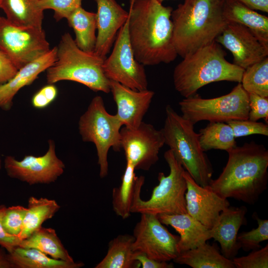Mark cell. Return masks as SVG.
I'll return each instance as SVG.
<instances>
[{
  "instance_id": "6da1fadb",
  "label": "cell",
  "mask_w": 268,
  "mask_h": 268,
  "mask_svg": "<svg viewBox=\"0 0 268 268\" xmlns=\"http://www.w3.org/2000/svg\"><path fill=\"white\" fill-rule=\"evenodd\" d=\"M173 10L158 0H131L129 37L135 59L144 66L169 64L177 58Z\"/></svg>"
},
{
  "instance_id": "7a4b0ae2",
  "label": "cell",
  "mask_w": 268,
  "mask_h": 268,
  "mask_svg": "<svg viewBox=\"0 0 268 268\" xmlns=\"http://www.w3.org/2000/svg\"><path fill=\"white\" fill-rule=\"evenodd\" d=\"M228 159L210 188L221 197L255 204L267 189L268 150L254 141L236 146L227 151Z\"/></svg>"
},
{
  "instance_id": "3957f363",
  "label": "cell",
  "mask_w": 268,
  "mask_h": 268,
  "mask_svg": "<svg viewBox=\"0 0 268 268\" xmlns=\"http://www.w3.org/2000/svg\"><path fill=\"white\" fill-rule=\"evenodd\" d=\"M223 0H184L172 10L173 39L182 58L215 41L228 22L222 12Z\"/></svg>"
},
{
  "instance_id": "277c9868",
  "label": "cell",
  "mask_w": 268,
  "mask_h": 268,
  "mask_svg": "<svg viewBox=\"0 0 268 268\" xmlns=\"http://www.w3.org/2000/svg\"><path fill=\"white\" fill-rule=\"evenodd\" d=\"M225 52L215 41L183 58L174 68L175 89L184 98L192 96L212 82L240 83L244 69L226 60Z\"/></svg>"
},
{
  "instance_id": "5b68a950",
  "label": "cell",
  "mask_w": 268,
  "mask_h": 268,
  "mask_svg": "<svg viewBox=\"0 0 268 268\" xmlns=\"http://www.w3.org/2000/svg\"><path fill=\"white\" fill-rule=\"evenodd\" d=\"M104 60L94 52L80 49L71 35L65 33L57 47L55 62L46 70L47 83L69 80L81 83L94 91L109 93L110 80L103 70Z\"/></svg>"
},
{
  "instance_id": "8992f818",
  "label": "cell",
  "mask_w": 268,
  "mask_h": 268,
  "mask_svg": "<svg viewBox=\"0 0 268 268\" xmlns=\"http://www.w3.org/2000/svg\"><path fill=\"white\" fill-rule=\"evenodd\" d=\"M165 113L164 125L161 129L165 144L197 184L202 187L208 186L212 180L213 170L201 146L195 125L179 115L169 105L166 106Z\"/></svg>"
},
{
  "instance_id": "52a82bcc",
  "label": "cell",
  "mask_w": 268,
  "mask_h": 268,
  "mask_svg": "<svg viewBox=\"0 0 268 268\" xmlns=\"http://www.w3.org/2000/svg\"><path fill=\"white\" fill-rule=\"evenodd\" d=\"M168 165L169 173L158 174L159 184L153 189L150 198L146 201L140 198L144 177H137L132 213L174 214L186 213L185 193L187 183L184 176L185 170L169 149L164 154Z\"/></svg>"
},
{
  "instance_id": "ba28073f",
  "label": "cell",
  "mask_w": 268,
  "mask_h": 268,
  "mask_svg": "<svg viewBox=\"0 0 268 268\" xmlns=\"http://www.w3.org/2000/svg\"><path fill=\"white\" fill-rule=\"evenodd\" d=\"M123 127L117 116L109 114L100 96L94 97L78 121V130L82 140L93 143L96 147L99 165V176L103 178L108 173V154L112 147L119 151L120 130Z\"/></svg>"
},
{
  "instance_id": "9c48e42d",
  "label": "cell",
  "mask_w": 268,
  "mask_h": 268,
  "mask_svg": "<svg viewBox=\"0 0 268 268\" xmlns=\"http://www.w3.org/2000/svg\"><path fill=\"white\" fill-rule=\"evenodd\" d=\"M182 116L194 125L201 121L224 122L247 120L249 94L241 83L229 93L220 97L204 99L199 95L185 98L179 102Z\"/></svg>"
},
{
  "instance_id": "30bf717a",
  "label": "cell",
  "mask_w": 268,
  "mask_h": 268,
  "mask_svg": "<svg viewBox=\"0 0 268 268\" xmlns=\"http://www.w3.org/2000/svg\"><path fill=\"white\" fill-rule=\"evenodd\" d=\"M50 49L43 28L18 26L0 15V50L18 69Z\"/></svg>"
},
{
  "instance_id": "8fae6325",
  "label": "cell",
  "mask_w": 268,
  "mask_h": 268,
  "mask_svg": "<svg viewBox=\"0 0 268 268\" xmlns=\"http://www.w3.org/2000/svg\"><path fill=\"white\" fill-rule=\"evenodd\" d=\"M128 20L118 32L111 54L104 60L103 70L109 80L133 90H143L147 89V76L144 66L134 57L129 37Z\"/></svg>"
},
{
  "instance_id": "7c38bea8",
  "label": "cell",
  "mask_w": 268,
  "mask_h": 268,
  "mask_svg": "<svg viewBox=\"0 0 268 268\" xmlns=\"http://www.w3.org/2000/svg\"><path fill=\"white\" fill-rule=\"evenodd\" d=\"M134 251L144 253L159 262H170L179 255V236L170 232L157 215L141 213L133 230Z\"/></svg>"
},
{
  "instance_id": "4fadbf2b",
  "label": "cell",
  "mask_w": 268,
  "mask_h": 268,
  "mask_svg": "<svg viewBox=\"0 0 268 268\" xmlns=\"http://www.w3.org/2000/svg\"><path fill=\"white\" fill-rule=\"evenodd\" d=\"M120 134L126 161L135 170L148 171L158 161L160 150L165 144L161 130L142 121L136 128L123 126Z\"/></svg>"
},
{
  "instance_id": "5bb4252c",
  "label": "cell",
  "mask_w": 268,
  "mask_h": 268,
  "mask_svg": "<svg viewBox=\"0 0 268 268\" xmlns=\"http://www.w3.org/2000/svg\"><path fill=\"white\" fill-rule=\"evenodd\" d=\"M4 166L8 176L30 185L54 183L65 169V164L56 154L55 143L52 139L49 140L48 150L43 155H26L21 160L7 156Z\"/></svg>"
},
{
  "instance_id": "9a60e30c",
  "label": "cell",
  "mask_w": 268,
  "mask_h": 268,
  "mask_svg": "<svg viewBox=\"0 0 268 268\" xmlns=\"http://www.w3.org/2000/svg\"><path fill=\"white\" fill-rule=\"evenodd\" d=\"M215 42L232 53L234 64L244 69L268 56V48L248 28L239 23L228 22Z\"/></svg>"
},
{
  "instance_id": "2e32d148",
  "label": "cell",
  "mask_w": 268,
  "mask_h": 268,
  "mask_svg": "<svg viewBox=\"0 0 268 268\" xmlns=\"http://www.w3.org/2000/svg\"><path fill=\"white\" fill-rule=\"evenodd\" d=\"M185 193L187 213L209 229L216 222L220 212L230 205L229 201L214 192L209 186L197 184L185 171Z\"/></svg>"
},
{
  "instance_id": "e0dca14e",
  "label": "cell",
  "mask_w": 268,
  "mask_h": 268,
  "mask_svg": "<svg viewBox=\"0 0 268 268\" xmlns=\"http://www.w3.org/2000/svg\"><path fill=\"white\" fill-rule=\"evenodd\" d=\"M110 89L117 111L116 115L123 126L136 128L147 112L154 92L148 89L135 90L117 82L110 80Z\"/></svg>"
},
{
  "instance_id": "ac0fdd59",
  "label": "cell",
  "mask_w": 268,
  "mask_h": 268,
  "mask_svg": "<svg viewBox=\"0 0 268 268\" xmlns=\"http://www.w3.org/2000/svg\"><path fill=\"white\" fill-rule=\"evenodd\" d=\"M97 5V40L94 53L105 59L114 45L118 32L129 18L116 0H95Z\"/></svg>"
},
{
  "instance_id": "d6986e66",
  "label": "cell",
  "mask_w": 268,
  "mask_h": 268,
  "mask_svg": "<svg viewBox=\"0 0 268 268\" xmlns=\"http://www.w3.org/2000/svg\"><path fill=\"white\" fill-rule=\"evenodd\" d=\"M247 212L245 206L229 205L220 212L210 228L211 238L218 242L221 254L227 259L232 260L240 249L237 238L241 226L247 224Z\"/></svg>"
},
{
  "instance_id": "ffe728a7",
  "label": "cell",
  "mask_w": 268,
  "mask_h": 268,
  "mask_svg": "<svg viewBox=\"0 0 268 268\" xmlns=\"http://www.w3.org/2000/svg\"><path fill=\"white\" fill-rule=\"evenodd\" d=\"M56 55L57 47H55L41 57L19 69L7 82L0 84V109L10 110L16 93L22 88L31 84L41 73L50 67L55 62Z\"/></svg>"
},
{
  "instance_id": "44dd1931",
  "label": "cell",
  "mask_w": 268,
  "mask_h": 268,
  "mask_svg": "<svg viewBox=\"0 0 268 268\" xmlns=\"http://www.w3.org/2000/svg\"><path fill=\"white\" fill-rule=\"evenodd\" d=\"M161 222L172 227L180 234L177 248L179 254L194 249L211 239L210 229L187 213L157 215Z\"/></svg>"
},
{
  "instance_id": "7402d4cb",
  "label": "cell",
  "mask_w": 268,
  "mask_h": 268,
  "mask_svg": "<svg viewBox=\"0 0 268 268\" xmlns=\"http://www.w3.org/2000/svg\"><path fill=\"white\" fill-rule=\"evenodd\" d=\"M222 12L229 22L248 28L268 48V17L251 9L237 0H223Z\"/></svg>"
},
{
  "instance_id": "603a6c76",
  "label": "cell",
  "mask_w": 268,
  "mask_h": 268,
  "mask_svg": "<svg viewBox=\"0 0 268 268\" xmlns=\"http://www.w3.org/2000/svg\"><path fill=\"white\" fill-rule=\"evenodd\" d=\"M173 261L193 268H235L232 260L225 257L215 243L210 245L205 242L180 253Z\"/></svg>"
},
{
  "instance_id": "cb8c5ba5",
  "label": "cell",
  "mask_w": 268,
  "mask_h": 268,
  "mask_svg": "<svg viewBox=\"0 0 268 268\" xmlns=\"http://www.w3.org/2000/svg\"><path fill=\"white\" fill-rule=\"evenodd\" d=\"M6 18L20 27L42 28L44 10L38 0H0Z\"/></svg>"
},
{
  "instance_id": "d4e9b609",
  "label": "cell",
  "mask_w": 268,
  "mask_h": 268,
  "mask_svg": "<svg viewBox=\"0 0 268 268\" xmlns=\"http://www.w3.org/2000/svg\"><path fill=\"white\" fill-rule=\"evenodd\" d=\"M7 255L13 268H80L84 266L82 262L55 259L38 250L18 246Z\"/></svg>"
},
{
  "instance_id": "484cf974",
  "label": "cell",
  "mask_w": 268,
  "mask_h": 268,
  "mask_svg": "<svg viewBox=\"0 0 268 268\" xmlns=\"http://www.w3.org/2000/svg\"><path fill=\"white\" fill-rule=\"evenodd\" d=\"M60 208L61 206L55 200L30 197L22 229L18 235L19 239L20 240L26 239L40 228L43 223L53 218Z\"/></svg>"
},
{
  "instance_id": "4316f807",
  "label": "cell",
  "mask_w": 268,
  "mask_h": 268,
  "mask_svg": "<svg viewBox=\"0 0 268 268\" xmlns=\"http://www.w3.org/2000/svg\"><path fill=\"white\" fill-rule=\"evenodd\" d=\"M67 19L75 33L74 41L77 46L84 51L94 52L97 40L96 13L87 11L81 6Z\"/></svg>"
},
{
  "instance_id": "83f0119b",
  "label": "cell",
  "mask_w": 268,
  "mask_h": 268,
  "mask_svg": "<svg viewBox=\"0 0 268 268\" xmlns=\"http://www.w3.org/2000/svg\"><path fill=\"white\" fill-rule=\"evenodd\" d=\"M134 238L121 234L110 241L106 255L95 268H135L140 266L134 258Z\"/></svg>"
},
{
  "instance_id": "f1b7e54d",
  "label": "cell",
  "mask_w": 268,
  "mask_h": 268,
  "mask_svg": "<svg viewBox=\"0 0 268 268\" xmlns=\"http://www.w3.org/2000/svg\"><path fill=\"white\" fill-rule=\"evenodd\" d=\"M18 246L38 250L55 259L67 262L74 261L55 230L52 228L41 227L26 239L21 240Z\"/></svg>"
},
{
  "instance_id": "f546056e",
  "label": "cell",
  "mask_w": 268,
  "mask_h": 268,
  "mask_svg": "<svg viewBox=\"0 0 268 268\" xmlns=\"http://www.w3.org/2000/svg\"><path fill=\"white\" fill-rule=\"evenodd\" d=\"M135 168L126 161V168L122 177L121 183L112 191L113 208L116 214L123 219L128 218L132 213L131 209L135 191L137 178Z\"/></svg>"
},
{
  "instance_id": "4dcf8cb0",
  "label": "cell",
  "mask_w": 268,
  "mask_h": 268,
  "mask_svg": "<svg viewBox=\"0 0 268 268\" xmlns=\"http://www.w3.org/2000/svg\"><path fill=\"white\" fill-rule=\"evenodd\" d=\"M199 141L204 151L219 149L227 151L236 146L231 127L224 122H209L200 130Z\"/></svg>"
},
{
  "instance_id": "1f68e13d",
  "label": "cell",
  "mask_w": 268,
  "mask_h": 268,
  "mask_svg": "<svg viewBox=\"0 0 268 268\" xmlns=\"http://www.w3.org/2000/svg\"><path fill=\"white\" fill-rule=\"evenodd\" d=\"M240 83L248 94L268 97V57L245 69Z\"/></svg>"
},
{
  "instance_id": "d6a6232c",
  "label": "cell",
  "mask_w": 268,
  "mask_h": 268,
  "mask_svg": "<svg viewBox=\"0 0 268 268\" xmlns=\"http://www.w3.org/2000/svg\"><path fill=\"white\" fill-rule=\"evenodd\" d=\"M252 217L258 224V226L249 231L243 232L238 234L237 242L240 249L245 251L260 248V243L268 239V220L262 219L256 212Z\"/></svg>"
},
{
  "instance_id": "836d02e7",
  "label": "cell",
  "mask_w": 268,
  "mask_h": 268,
  "mask_svg": "<svg viewBox=\"0 0 268 268\" xmlns=\"http://www.w3.org/2000/svg\"><path fill=\"white\" fill-rule=\"evenodd\" d=\"M82 0H38V4L44 11L52 9L54 17L59 21L67 19L76 9L81 6Z\"/></svg>"
},
{
  "instance_id": "e575fe53",
  "label": "cell",
  "mask_w": 268,
  "mask_h": 268,
  "mask_svg": "<svg viewBox=\"0 0 268 268\" xmlns=\"http://www.w3.org/2000/svg\"><path fill=\"white\" fill-rule=\"evenodd\" d=\"M232 260L235 268H268V244L252 250L247 256L235 257Z\"/></svg>"
},
{
  "instance_id": "d590c367",
  "label": "cell",
  "mask_w": 268,
  "mask_h": 268,
  "mask_svg": "<svg viewBox=\"0 0 268 268\" xmlns=\"http://www.w3.org/2000/svg\"><path fill=\"white\" fill-rule=\"evenodd\" d=\"M27 207L21 205L6 207L2 218L3 226L5 231L17 236L20 233Z\"/></svg>"
},
{
  "instance_id": "8d00e7d4",
  "label": "cell",
  "mask_w": 268,
  "mask_h": 268,
  "mask_svg": "<svg viewBox=\"0 0 268 268\" xmlns=\"http://www.w3.org/2000/svg\"><path fill=\"white\" fill-rule=\"evenodd\" d=\"M232 128L235 138L251 134L268 135V125L247 120H233L226 122Z\"/></svg>"
},
{
  "instance_id": "74e56055",
  "label": "cell",
  "mask_w": 268,
  "mask_h": 268,
  "mask_svg": "<svg viewBox=\"0 0 268 268\" xmlns=\"http://www.w3.org/2000/svg\"><path fill=\"white\" fill-rule=\"evenodd\" d=\"M249 113L248 119L258 121L264 119L268 123V97L250 93L249 94Z\"/></svg>"
},
{
  "instance_id": "f35d334b",
  "label": "cell",
  "mask_w": 268,
  "mask_h": 268,
  "mask_svg": "<svg viewBox=\"0 0 268 268\" xmlns=\"http://www.w3.org/2000/svg\"><path fill=\"white\" fill-rule=\"evenodd\" d=\"M58 89L54 84H49L39 90L32 97V104L37 109L48 106L56 98Z\"/></svg>"
},
{
  "instance_id": "ab89813d",
  "label": "cell",
  "mask_w": 268,
  "mask_h": 268,
  "mask_svg": "<svg viewBox=\"0 0 268 268\" xmlns=\"http://www.w3.org/2000/svg\"><path fill=\"white\" fill-rule=\"evenodd\" d=\"M6 207L5 205H0V246L10 253L19 245L21 240L18 236L7 233L3 228L2 218Z\"/></svg>"
},
{
  "instance_id": "60d3db41",
  "label": "cell",
  "mask_w": 268,
  "mask_h": 268,
  "mask_svg": "<svg viewBox=\"0 0 268 268\" xmlns=\"http://www.w3.org/2000/svg\"><path fill=\"white\" fill-rule=\"evenodd\" d=\"M18 70L8 57L0 50V84L11 79Z\"/></svg>"
},
{
  "instance_id": "b9f144b4",
  "label": "cell",
  "mask_w": 268,
  "mask_h": 268,
  "mask_svg": "<svg viewBox=\"0 0 268 268\" xmlns=\"http://www.w3.org/2000/svg\"><path fill=\"white\" fill-rule=\"evenodd\" d=\"M134 259L142 268H173V264L167 262H159L148 257L144 253L134 251Z\"/></svg>"
},
{
  "instance_id": "7bdbcfd3",
  "label": "cell",
  "mask_w": 268,
  "mask_h": 268,
  "mask_svg": "<svg viewBox=\"0 0 268 268\" xmlns=\"http://www.w3.org/2000/svg\"><path fill=\"white\" fill-rule=\"evenodd\" d=\"M254 10L268 12V0H237Z\"/></svg>"
},
{
  "instance_id": "ee69618b",
  "label": "cell",
  "mask_w": 268,
  "mask_h": 268,
  "mask_svg": "<svg viewBox=\"0 0 268 268\" xmlns=\"http://www.w3.org/2000/svg\"><path fill=\"white\" fill-rule=\"evenodd\" d=\"M0 268H13L8 259L7 254L1 247L0 248Z\"/></svg>"
},
{
  "instance_id": "f6af8a7d",
  "label": "cell",
  "mask_w": 268,
  "mask_h": 268,
  "mask_svg": "<svg viewBox=\"0 0 268 268\" xmlns=\"http://www.w3.org/2000/svg\"><path fill=\"white\" fill-rule=\"evenodd\" d=\"M1 160L0 157V169H1Z\"/></svg>"
},
{
  "instance_id": "bcb514c9",
  "label": "cell",
  "mask_w": 268,
  "mask_h": 268,
  "mask_svg": "<svg viewBox=\"0 0 268 268\" xmlns=\"http://www.w3.org/2000/svg\"><path fill=\"white\" fill-rule=\"evenodd\" d=\"M159 0L161 2H162L164 0Z\"/></svg>"
}]
</instances>
